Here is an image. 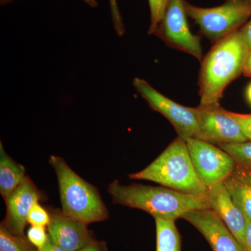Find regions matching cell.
I'll return each mask as SVG.
<instances>
[{
  "instance_id": "6da1fadb",
  "label": "cell",
  "mask_w": 251,
  "mask_h": 251,
  "mask_svg": "<svg viewBox=\"0 0 251 251\" xmlns=\"http://www.w3.org/2000/svg\"><path fill=\"white\" fill-rule=\"evenodd\" d=\"M249 49L242 31L216 42L202 59L199 106H219L226 87L243 74Z\"/></svg>"
},
{
  "instance_id": "7a4b0ae2",
  "label": "cell",
  "mask_w": 251,
  "mask_h": 251,
  "mask_svg": "<svg viewBox=\"0 0 251 251\" xmlns=\"http://www.w3.org/2000/svg\"><path fill=\"white\" fill-rule=\"evenodd\" d=\"M108 191L115 204L140 209L154 219L176 221L190 211L211 209L207 198L179 192L165 186H126L115 180L109 184Z\"/></svg>"
},
{
  "instance_id": "3957f363",
  "label": "cell",
  "mask_w": 251,
  "mask_h": 251,
  "mask_svg": "<svg viewBox=\"0 0 251 251\" xmlns=\"http://www.w3.org/2000/svg\"><path fill=\"white\" fill-rule=\"evenodd\" d=\"M128 176L131 179L152 181L179 192L207 198L208 188L195 171L186 141L179 136L151 164Z\"/></svg>"
},
{
  "instance_id": "277c9868",
  "label": "cell",
  "mask_w": 251,
  "mask_h": 251,
  "mask_svg": "<svg viewBox=\"0 0 251 251\" xmlns=\"http://www.w3.org/2000/svg\"><path fill=\"white\" fill-rule=\"evenodd\" d=\"M49 163L57 175L64 215L85 224L108 219V209L97 188L77 175L61 157L51 156Z\"/></svg>"
},
{
  "instance_id": "5b68a950",
  "label": "cell",
  "mask_w": 251,
  "mask_h": 251,
  "mask_svg": "<svg viewBox=\"0 0 251 251\" xmlns=\"http://www.w3.org/2000/svg\"><path fill=\"white\" fill-rule=\"evenodd\" d=\"M185 9L202 34L214 42L237 31L251 16V3L245 0H227L212 8L198 7L185 1Z\"/></svg>"
},
{
  "instance_id": "8992f818",
  "label": "cell",
  "mask_w": 251,
  "mask_h": 251,
  "mask_svg": "<svg viewBox=\"0 0 251 251\" xmlns=\"http://www.w3.org/2000/svg\"><path fill=\"white\" fill-rule=\"evenodd\" d=\"M186 141L195 171L206 188L224 183L233 173L237 165L224 150L196 138Z\"/></svg>"
},
{
  "instance_id": "52a82bcc",
  "label": "cell",
  "mask_w": 251,
  "mask_h": 251,
  "mask_svg": "<svg viewBox=\"0 0 251 251\" xmlns=\"http://www.w3.org/2000/svg\"><path fill=\"white\" fill-rule=\"evenodd\" d=\"M133 85L150 106L170 122L178 136L185 140L196 137L198 126L197 108H189L176 103L140 77H135Z\"/></svg>"
},
{
  "instance_id": "ba28073f",
  "label": "cell",
  "mask_w": 251,
  "mask_h": 251,
  "mask_svg": "<svg viewBox=\"0 0 251 251\" xmlns=\"http://www.w3.org/2000/svg\"><path fill=\"white\" fill-rule=\"evenodd\" d=\"M155 35L173 49L179 50L202 61L201 39L190 29L184 0H169Z\"/></svg>"
},
{
  "instance_id": "9c48e42d",
  "label": "cell",
  "mask_w": 251,
  "mask_h": 251,
  "mask_svg": "<svg viewBox=\"0 0 251 251\" xmlns=\"http://www.w3.org/2000/svg\"><path fill=\"white\" fill-rule=\"evenodd\" d=\"M196 139L221 145L248 141L237 122L228 111L219 106H198Z\"/></svg>"
},
{
  "instance_id": "30bf717a",
  "label": "cell",
  "mask_w": 251,
  "mask_h": 251,
  "mask_svg": "<svg viewBox=\"0 0 251 251\" xmlns=\"http://www.w3.org/2000/svg\"><path fill=\"white\" fill-rule=\"evenodd\" d=\"M181 219L186 220L202 234L213 251H246L213 209L190 211Z\"/></svg>"
},
{
  "instance_id": "8fae6325",
  "label": "cell",
  "mask_w": 251,
  "mask_h": 251,
  "mask_svg": "<svg viewBox=\"0 0 251 251\" xmlns=\"http://www.w3.org/2000/svg\"><path fill=\"white\" fill-rule=\"evenodd\" d=\"M40 199L41 193L37 188L25 176L6 201V217L3 225L13 233L24 237L28 214L33 205Z\"/></svg>"
},
{
  "instance_id": "7c38bea8",
  "label": "cell",
  "mask_w": 251,
  "mask_h": 251,
  "mask_svg": "<svg viewBox=\"0 0 251 251\" xmlns=\"http://www.w3.org/2000/svg\"><path fill=\"white\" fill-rule=\"evenodd\" d=\"M207 200L211 209L220 216L245 249V216L234 203L224 183L208 188Z\"/></svg>"
},
{
  "instance_id": "4fadbf2b",
  "label": "cell",
  "mask_w": 251,
  "mask_h": 251,
  "mask_svg": "<svg viewBox=\"0 0 251 251\" xmlns=\"http://www.w3.org/2000/svg\"><path fill=\"white\" fill-rule=\"evenodd\" d=\"M48 230L51 241L67 251L80 250L92 242L87 224L62 212L50 216Z\"/></svg>"
},
{
  "instance_id": "5bb4252c",
  "label": "cell",
  "mask_w": 251,
  "mask_h": 251,
  "mask_svg": "<svg viewBox=\"0 0 251 251\" xmlns=\"http://www.w3.org/2000/svg\"><path fill=\"white\" fill-rule=\"evenodd\" d=\"M224 184L234 203L251 221V180L247 171L236 167Z\"/></svg>"
},
{
  "instance_id": "9a60e30c",
  "label": "cell",
  "mask_w": 251,
  "mask_h": 251,
  "mask_svg": "<svg viewBox=\"0 0 251 251\" xmlns=\"http://www.w3.org/2000/svg\"><path fill=\"white\" fill-rule=\"evenodd\" d=\"M24 167L15 162L5 152L0 143V193L5 201L25 178Z\"/></svg>"
},
{
  "instance_id": "2e32d148",
  "label": "cell",
  "mask_w": 251,
  "mask_h": 251,
  "mask_svg": "<svg viewBox=\"0 0 251 251\" xmlns=\"http://www.w3.org/2000/svg\"><path fill=\"white\" fill-rule=\"evenodd\" d=\"M175 221L155 219L156 251H181V237Z\"/></svg>"
},
{
  "instance_id": "e0dca14e",
  "label": "cell",
  "mask_w": 251,
  "mask_h": 251,
  "mask_svg": "<svg viewBox=\"0 0 251 251\" xmlns=\"http://www.w3.org/2000/svg\"><path fill=\"white\" fill-rule=\"evenodd\" d=\"M226 151L239 168L251 170V142L229 144L219 146Z\"/></svg>"
},
{
  "instance_id": "ac0fdd59",
  "label": "cell",
  "mask_w": 251,
  "mask_h": 251,
  "mask_svg": "<svg viewBox=\"0 0 251 251\" xmlns=\"http://www.w3.org/2000/svg\"><path fill=\"white\" fill-rule=\"evenodd\" d=\"M0 251H33L25 238L16 235L6 228L0 227Z\"/></svg>"
},
{
  "instance_id": "d6986e66",
  "label": "cell",
  "mask_w": 251,
  "mask_h": 251,
  "mask_svg": "<svg viewBox=\"0 0 251 251\" xmlns=\"http://www.w3.org/2000/svg\"><path fill=\"white\" fill-rule=\"evenodd\" d=\"M168 1L169 0H148L151 14V23L149 28V34H154L156 32L163 19Z\"/></svg>"
},
{
  "instance_id": "ffe728a7",
  "label": "cell",
  "mask_w": 251,
  "mask_h": 251,
  "mask_svg": "<svg viewBox=\"0 0 251 251\" xmlns=\"http://www.w3.org/2000/svg\"><path fill=\"white\" fill-rule=\"evenodd\" d=\"M27 222L31 226H49L50 222V216L39 202L31 207L27 216Z\"/></svg>"
},
{
  "instance_id": "44dd1931",
  "label": "cell",
  "mask_w": 251,
  "mask_h": 251,
  "mask_svg": "<svg viewBox=\"0 0 251 251\" xmlns=\"http://www.w3.org/2000/svg\"><path fill=\"white\" fill-rule=\"evenodd\" d=\"M27 239L39 251L46 245L49 236L46 234L44 226H31L27 231Z\"/></svg>"
},
{
  "instance_id": "7402d4cb",
  "label": "cell",
  "mask_w": 251,
  "mask_h": 251,
  "mask_svg": "<svg viewBox=\"0 0 251 251\" xmlns=\"http://www.w3.org/2000/svg\"><path fill=\"white\" fill-rule=\"evenodd\" d=\"M229 115L237 122L247 140L251 141V114H241L228 111Z\"/></svg>"
},
{
  "instance_id": "603a6c76",
  "label": "cell",
  "mask_w": 251,
  "mask_h": 251,
  "mask_svg": "<svg viewBox=\"0 0 251 251\" xmlns=\"http://www.w3.org/2000/svg\"><path fill=\"white\" fill-rule=\"evenodd\" d=\"M109 2H110L112 22H113L115 30L119 36H123L125 33V28L118 5H117V0H109Z\"/></svg>"
},
{
  "instance_id": "cb8c5ba5",
  "label": "cell",
  "mask_w": 251,
  "mask_h": 251,
  "mask_svg": "<svg viewBox=\"0 0 251 251\" xmlns=\"http://www.w3.org/2000/svg\"><path fill=\"white\" fill-rule=\"evenodd\" d=\"M245 216V215H244ZM246 223V239H245V249L246 251H251V221L248 219L245 216Z\"/></svg>"
},
{
  "instance_id": "d4e9b609",
  "label": "cell",
  "mask_w": 251,
  "mask_h": 251,
  "mask_svg": "<svg viewBox=\"0 0 251 251\" xmlns=\"http://www.w3.org/2000/svg\"><path fill=\"white\" fill-rule=\"evenodd\" d=\"M242 31L243 35H244V39L247 41V45L249 46V50H251V20L249 23L244 26L242 29H240Z\"/></svg>"
},
{
  "instance_id": "484cf974",
  "label": "cell",
  "mask_w": 251,
  "mask_h": 251,
  "mask_svg": "<svg viewBox=\"0 0 251 251\" xmlns=\"http://www.w3.org/2000/svg\"><path fill=\"white\" fill-rule=\"evenodd\" d=\"M39 251H67L65 249H62V247H59L57 244H54L51 241L49 237V240L44 247Z\"/></svg>"
},
{
  "instance_id": "4316f807",
  "label": "cell",
  "mask_w": 251,
  "mask_h": 251,
  "mask_svg": "<svg viewBox=\"0 0 251 251\" xmlns=\"http://www.w3.org/2000/svg\"><path fill=\"white\" fill-rule=\"evenodd\" d=\"M243 74L245 76L251 77V50H249V54H248L244 70H243Z\"/></svg>"
},
{
  "instance_id": "83f0119b",
  "label": "cell",
  "mask_w": 251,
  "mask_h": 251,
  "mask_svg": "<svg viewBox=\"0 0 251 251\" xmlns=\"http://www.w3.org/2000/svg\"><path fill=\"white\" fill-rule=\"evenodd\" d=\"M77 251H103L101 246L99 245L98 243L94 242H91L88 245L82 248L80 250Z\"/></svg>"
},
{
  "instance_id": "f1b7e54d",
  "label": "cell",
  "mask_w": 251,
  "mask_h": 251,
  "mask_svg": "<svg viewBox=\"0 0 251 251\" xmlns=\"http://www.w3.org/2000/svg\"><path fill=\"white\" fill-rule=\"evenodd\" d=\"M246 97L251 106V82L248 85L247 90H246Z\"/></svg>"
},
{
  "instance_id": "f546056e",
  "label": "cell",
  "mask_w": 251,
  "mask_h": 251,
  "mask_svg": "<svg viewBox=\"0 0 251 251\" xmlns=\"http://www.w3.org/2000/svg\"><path fill=\"white\" fill-rule=\"evenodd\" d=\"M82 1H85L86 4L92 6V7H97L98 6V2H97V0H82Z\"/></svg>"
},
{
  "instance_id": "4dcf8cb0",
  "label": "cell",
  "mask_w": 251,
  "mask_h": 251,
  "mask_svg": "<svg viewBox=\"0 0 251 251\" xmlns=\"http://www.w3.org/2000/svg\"><path fill=\"white\" fill-rule=\"evenodd\" d=\"M246 171H247L248 175H249V177H250V179L251 180V170H250V171H248V170H246Z\"/></svg>"
},
{
  "instance_id": "1f68e13d",
  "label": "cell",
  "mask_w": 251,
  "mask_h": 251,
  "mask_svg": "<svg viewBox=\"0 0 251 251\" xmlns=\"http://www.w3.org/2000/svg\"><path fill=\"white\" fill-rule=\"evenodd\" d=\"M245 1H249V2L251 3V0H245Z\"/></svg>"
}]
</instances>
